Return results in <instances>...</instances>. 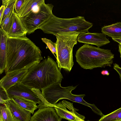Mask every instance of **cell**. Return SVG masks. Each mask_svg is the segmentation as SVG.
<instances>
[{"instance_id":"7","label":"cell","mask_w":121,"mask_h":121,"mask_svg":"<svg viewBox=\"0 0 121 121\" xmlns=\"http://www.w3.org/2000/svg\"><path fill=\"white\" fill-rule=\"evenodd\" d=\"M53 5L45 2L35 8L23 17L22 21L30 34L34 32L53 14Z\"/></svg>"},{"instance_id":"10","label":"cell","mask_w":121,"mask_h":121,"mask_svg":"<svg viewBox=\"0 0 121 121\" xmlns=\"http://www.w3.org/2000/svg\"><path fill=\"white\" fill-rule=\"evenodd\" d=\"M62 119L54 107H47L39 108L31 117L30 121H61Z\"/></svg>"},{"instance_id":"26","label":"cell","mask_w":121,"mask_h":121,"mask_svg":"<svg viewBox=\"0 0 121 121\" xmlns=\"http://www.w3.org/2000/svg\"><path fill=\"white\" fill-rule=\"evenodd\" d=\"M113 68L118 73L121 82V67L119 66L118 65L115 63L113 64Z\"/></svg>"},{"instance_id":"11","label":"cell","mask_w":121,"mask_h":121,"mask_svg":"<svg viewBox=\"0 0 121 121\" xmlns=\"http://www.w3.org/2000/svg\"><path fill=\"white\" fill-rule=\"evenodd\" d=\"M28 69L16 71L9 73L4 76L0 80V86L6 90L20 82L27 73Z\"/></svg>"},{"instance_id":"18","label":"cell","mask_w":121,"mask_h":121,"mask_svg":"<svg viewBox=\"0 0 121 121\" xmlns=\"http://www.w3.org/2000/svg\"><path fill=\"white\" fill-rule=\"evenodd\" d=\"M11 99L22 108L30 112L33 115L34 113V111L38 108V106L36 105L37 104L32 100L15 96L12 97Z\"/></svg>"},{"instance_id":"29","label":"cell","mask_w":121,"mask_h":121,"mask_svg":"<svg viewBox=\"0 0 121 121\" xmlns=\"http://www.w3.org/2000/svg\"><path fill=\"white\" fill-rule=\"evenodd\" d=\"M112 40L115 41L118 43L119 44L121 45V38L112 39Z\"/></svg>"},{"instance_id":"2","label":"cell","mask_w":121,"mask_h":121,"mask_svg":"<svg viewBox=\"0 0 121 121\" xmlns=\"http://www.w3.org/2000/svg\"><path fill=\"white\" fill-rule=\"evenodd\" d=\"M63 78L57 64L49 56L28 69L21 82L34 88L41 90L51 84L61 83Z\"/></svg>"},{"instance_id":"9","label":"cell","mask_w":121,"mask_h":121,"mask_svg":"<svg viewBox=\"0 0 121 121\" xmlns=\"http://www.w3.org/2000/svg\"><path fill=\"white\" fill-rule=\"evenodd\" d=\"M79 43L93 45L98 47L107 44L110 42L103 33H91L89 32L80 34L77 39Z\"/></svg>"},{"instance_id":"6","label":"cell","mask_w":121,"mask_h":121,"mask_svg":"<svg viewBox=\"0 0 121 121\" xmlns=\"http://www.w3.org/2000/svg\"><path fill=\"white\" fill-rule=\"evenodd\" d=\"M79 34L75 32L66 33L55 35L56 38V62L61 70L63 68L70 72L73 65V49L77 44Z\"/></svg>"},{"instance_id":"22","label":"cell","mask_w":121,"mask_h":121,"mask_svg":"<svg viewBox=\"0 0 121 121\" xmlns=\"http://www.w3.org/2000/svg\"><path fill=\"white\" fill-rule=\"evenodd\" d=\"M121 120V108L102 117L99 121H114Z\"/></svg>"},{"instance_id":"21","label":"cell","mask_w":121,"mask_h":121,"mask_svg":"<svg viewBox=\"0 0 121 121\" xmlns=\"http://www.w3.org/2000/svg\"><path fill=\"white\" fill-rule=\"evenodd\" d=\"M17 0H2V5L5 6L4 14L0 24L8 15L12 10L14 8V6Z\"/></svg>"},{"instance_id":"30","label":"cell","mask_w":121,"mask_h":121,"mask_svg":"<svg viewBox=\"0 0 121 121\" xmlns=\"http://www.w3.org/2000/svg\"><path fill=\"white\" fill-rule=\"evenodd\" d=\"M118 51L120 54V57L121 58V45H118Z\"/></svg>"},{"instance_id":"23","label":"cell","mask_w":121,"mask_h":121,"mask_svg":"<svg viewBox=\"0 0 121 121\" xmlns=\"http://www.w3.org/2000/svg\"><path fill=\"white\" fill-rule=\"evenodd\" d=\"M41 39L42 41L47 45L48 48L51 51L52 53L56 58L55 54H56V43H54L50 40L45 38H42Z\"/></svg>"},{"instance_id":"16","label":"cell","mask_w":121,"mask_h":121,"mask_svg":"<svg viewBox=\"0 0 121 121\" xmlns=\"http://www.w3.org/2000/svg\"><path fill=\"white\" fill-rule=\"evenodd\" d=\"M101 32L112 39L121 38V22L104 26L102 28Z\"/></svg>"},{"instance_id":"20","label":"cell","mask_w":121,"mask_h":121,"mask_svg":"<svg viewBox=\"0 0 121 121\" xmlns=\"http://www.w3.org/2000/svg\"><path fill=\"white\" fill-rule=\"evenodd\" d=\"M15 13L14 8L8 15L0 24V28L7 34L13 25Z\"/></svg>"},{"instance_id":"25","label":"cell","mask_w":121,"mask_h":121,"mask_svg":"<svg viewBox=\"0 0 121 121\" xmlns=\"http://www.w3.org/2000/svg\"><path fill=\"white\" fill-rule=\"evenodd\" d=\"M25 0H17L15 4L14 8L15 13L18 14L20 12Z\"/></svg>"},{"instance_id":"19","label":"cell","mask_w":121,"mask_h":121,"mask_svg":"<svg viewBox=\"0 0 121 121\" xmlns=\"http://www.w3.org/2000/svg\"><path fill=\"white\" fill-rule=\"evenodd\" d=\"M0 121H16L13 116L7 103L0 104Z\"/></svg>"},{"instance_id":"8","label":"cell","mask_w":121,"mask_h":121,"mask_svg":"<svg viewBox=\"0 0 121 121\" xmlns=\"http://www.w3.org/2000/svg\"><path fill=\"white\" fill-rule=\"evenodd\" d=\"M32 88L21 82H18L6 90L9 97L17 96L27 99L39 104L41 101Z\"/></svg>"},{"instance_id":"1","label":"cell","mask_w":121,"mask_h":121,"mask_svg":"<svg viewBox=\"0 0 121 121\" xmlns=\"http://www.w3.org/2000/svg\"><path fill=\"white\" fill-rule=\"evenodd\" d=\"M6 74L14 71L28 69L40 63L43 59L41 52L26 35L7 38Z\"/></svg>"},{"instance_id":"3","label":"cell","mask_w":121,"mask_h":121,"mask_svg":"<svg viewBox=\"0 0 121 121\" xmlns=\"http://www.w3.org/2000/svg\"><path fill=\"white\" fill-rule=\"evenodd\" d=\"M93 24L86 21L84 17L63 18L53 14L38 28L45 33L55 35L64 33L75 32L79 34L88 32Z\"/></svg>"},{"instance_id":"12","label":"cell","mask_w":121,"mask_h":121,"mask_svg":"<svg viewBox=\"0 0 121 121\" xmlns=\"http://www.w3.org/2000/svg\"><path fill=\"white\" fill-rule=\"evenodd\" d=\"M57 113L62 119H66L69 121H83L85 117L78 113L76 109L70 111L66 108L65 105L60 102L54 105V107Z\"/></svg>"},{"instance_id":"5","label":"cell","mask_w":121,"mask_h":121,"mask_svg":"<svg viewBox=\"0 0 121 121\" xmlns=\"http://www.w3.org/2000/svg\"><path fill=\"white\" fill-rule=\"evenodd\" d=\"M77 87V86H69L63 87L61 86L60 83H57L42 89L41 93L46 101L53 107L59 100L67 99L88 107L95 113H98L99 110L94 104L88 103L83 99L85 96V94L75 95L71 93L72 91Z\"/></svg>"},{"instance_id":"13","label":"cell","mask_w":121,"mask_h":121,"mask_svg":"<svg viewBox=\"0 0 121 121\" xmlns=\"http://www.w3.org/2000/svg\"><path fill=\"white\" fill-rule=\"evenodd\" d=\"M7 104L16 121H30L31 117L30 112L22 108L12 99Z\"/></svg>"},{"instance_id":"17","label":"cell","mask_w":121,"mask_h":121,"mask_svg":"<svg viewBox=\"0 0 121 121\" xmlns=\"http://www.w3.org/2000/svg\"><path fill=\"white\" fill-rule=\"evenodd\" d=\"M44 2V0H25L20 12L17 15L22 18Z\"/></svg>"},{"instance_id":"32","label":"cell","mask_w":121,"mask_h":121,"mask_svg":"<svg viewBox=\"0 0 121 121\" xmlns=\"http://www.w3.org/2000/svg\"><path fill=\"white\" fill-rule=\"evenodd\" d=\"M83 121H85L84 120H83Z\"/></svg>"},{"instance_id":"27","label":"cell","mask_w":121,"mask_h":121,"mask_svg":"<svg viewBox=\"0 0 121 121\" xmlns=\"http://www.w3.org/2000/svg\"><path fill=\"white\" fill-rule=\"evenodd\" d=\"M5 8V6L3 5L1 6L0 8V22L2 19Z\"/></svg>"},{"instance_id":"15","label":"cell","mask_w":121,"mask_h":121,"mask_svg":"<svg viewBox=\"0 0 121 121\" xmlns=\"http://www.w3.org/2000/svg\"><path fill=\"white\" fill-rule=\"evenodd\" d=\"M0 73L5 70L7 63L6 45L7 39V34L0 28Z\"/></svg>"},{"instance_id":"28","label":"cell","mask_w":121,"mask_h":121,"mask_svg":"<svg viewBox=\"0 0 121 121\" xmlns=\"http://www.w3.org/2000/svg\"><path fill=\"white\" fill-rule=\"evenodd\" d=\"M101 73L103 75H109V73L108 71L107 70H102L101 72Z\"/></svg>"},{"instance_id":"14","label":"cell","mask_w":121,"mask_h":121,"mask_svg":"<svg viewBox=\"0 0 121 121\" xmlns=\"http://www.w3.org/2000/svg\"><path fill=\"white\" fill-rule=\"evenodd\" d=\"M27 31L21 19L15 13L13 22L7 33L8 37H18L26 35Z\"/></svg>"},{"instance_id":"24","label":"cell","mask_w":121,"mask_h":121,"mask_svg":"<svg viewBox=\"0 0 121 121\" xmlns=\"http://www.w3.org/2000/svg\"><path fill=\"white\" fill-rule=\"evenodd\" d=\"M11 99L9 97L6 90L0 86V103H7Z\"/></svg>"},{"instance_id":"31","label":"cell","mask_w":121,"mask_h":121,"mask_svg":"<svg viewBox=\"0 0 121 121\" xmlns=\"http://www.w3.org/2000/svg\"><path fill=\"white\" fill-rule=\"evenodd\" d=\"M121 120H116V121H120Z\"/></svg>"},{"instance_id":"4","label":"cell","mask_w":121,"mask_h":121,"mask_svg":"<svg viewBox=\"0 0 121 121\" xmlns=\"http://www.w3.org/2000/svg\"><path fill=\"white\" fill-rule=\"evenodd\" d=\"M75 56L77 62L82 68L92 69L111 67L114 55L110 50L85 44L77 50Z\"/></svg>"},{"instance_id":"33","label":"cell","mask_w":121,"mask_h":121,"mask_svg":"<svg viewBox=\"0 0 121 121\" xmlns=\"http://www.w3.org/2000/svg\"><path fill=\"white\" fill-rule=\"evenodd\" d=\"M120 121H121V120Z\"/></svg>"}]
</instances>
